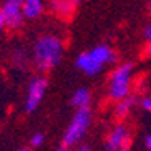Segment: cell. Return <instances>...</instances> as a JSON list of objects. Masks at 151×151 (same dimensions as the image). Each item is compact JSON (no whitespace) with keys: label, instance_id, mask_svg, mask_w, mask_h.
<instances>
[{"label":"cell","instance_id":"8","mask_svg":"<svg viewBox=\"0 0 151 151\" xmlns=\"http://www.w3.org/2000/svg\"><path fill=\"white\" fill-rule=\"evenodd\" d=\"M52 7H53V12L57 14L58 18L70 20L76 10V2L75 0H53Z\"/></svg>","mask_w":151,"mask_h":151},{"label":"cell","instance_id":"13","mask_svg":"<svg viewBox=\"0 0 151 151\" xmlns=\"http://www.w3.org/2000/svg\"><path fill=\"white\" fill-rule=\"evenodd\" d=\"M12 63H14L15 68L23 70V68H27V65H28V55L25 53L23 50H15L14 55H12Z\"/></svg>","mask_w":151,"mask_h":151},{"label":"cell","instance_id":"4","mask_svg":"<svg viewBox=\"0 0 151 151\" xmlns=\"http://www.w3.org/2000/svg\"><path fill=\"white\" fill-rule=\"evenodd\" d=\"M47 91V80L43 76H37L30 81L28 85V93H27V100H25V110L28 113H33V111L38 108V105L43 100V95Z\"/></svg>","mask_w":151,"mask_h":151},{"label":"cell","instance_id":"7","mask_svg":"<svg viewBox=\"0 0 151 151\" xmlns=\"http://www.w3.org/2000/svg\"><path fill=\"white\" fill-rule=\"evenodd\" d=\"M76 67L80 68L83 73H86V75H96L98 71L103 68V65L90 52H85V53H81L76 58Z\"/></svg>","mask_w":151,"mask_h":151},{"label":"cell","instance_id":"9","mask_svg":"<svg viewBox=\"0 0 151 151\" xmlns=\"http://www.w3.org/2000/svg\"><path fill=\"white\" fill-rule=\"evenodd\" d=\"M134 103H136V98L131 96V95H128V96L118 100V103H116V106H115V118H118V120H124V118L129 115L131 108L134 106Z\"/></svg>","mask_w":151,"mask_h":151},{"label":"cell","instance_id":"18","mask_svg":"<svg viewBox=\"0 0 151 151\" xmlns=\"http://www.w3.org/2000/svg\"><path fill=\"white\" fill-rule=\"evenodd\" d=\"M55 151H70V148H67V146H63V145H62V146H58Z\"/></svg>","mask_w":151,"mask_h":151},{"label":"cell","instance_id":"21","mask_svg":"<svg viewBox=\"0 0 151 151\" xmlns=\"http://www.w3.org/2000/svg\"><path fill=\"white\" fill-rule=\"evenodd\" d=\"M116 151H129V146H123V148H120V150H116Z\"/></svg>","mask_w":151,"mask_h":151},{"label":"cell","instance_id":"14","mask_svg":"<svg viewBox=\"0 0 151 151\" xmlns=\"http://www.w3.org/2000/svg\"><path fill=\"white\" fill-rule=\"evenodd\" d=\"M43 141H45L43 133H35L33 136H32V146H33V148L42 146V145H43Z\"/></svg>","mask_w":151,"mask_h":151},{"label":"cell","instance_id":"6","mask_svg":"<svg viewBox=\"0 0 151 151\" xmlns=\"http://www.w3.org/2000/svg\"><path fill=\"white\" fill-rule=\"evenodd\" d=\"M22 4L23 0H5L2 17H4V23L7 27L18 28L22 25Z\"/></svg>","mask_w":151,"mask_h":151},{"label":"cell","instance_id":"3","mask_svg":"<svg viewBox=\"0 0 151 151\" xmlns=\"http://www.w3.org/2000/svg\"><path fill=\"white\" fill-rule=\"evenodd\" d=\"M131 73H133V63H123L116 68L110 80V98L111 100H121L128 96L131 88Z\"/></svg>","mask_w":151,"mask_h":151},{"label":"cell","instance_id":"11","mask_svg":"<svg viewBox=\"0 0 151 151\" xmlns=\"http://www.w3.org/2000/svg\"><path fill=\"white\" fill-rule=\"evenodd\" d=\"M90 53L93 55L101 65H106V63H110V62L115 60V53L111 52V48L108 47V45H98V47H95Z\"/></svg>","mask_w":151,"mask_h":151},{"label":"cell","instance_id":"20","mask_svg":"<svg viewBox=\"0 0 151 151\" xmlns=\"http://www.w3.org/2000/svg\"><path fill=\"white\" fill-rule=\"evenodd\" d=\"M2 25H4V17H2V10H0V28H2Z\"/></svg>","mask_w":151,"mask_h":151},{"label":"cell","instance_id":"17","mask_svg":"<svg viewBox=\"0 0 151 151\" xmlns=\"http://www.w3.org/2000/svg\"><path fill=\"white\" fill-rule=\"evenodd\" d=\"M145 146H146V150H151V134L150 133L145 136Z\"/></svg>","mask_w":151,"mask_h":151},{"label":"cell","instance_id":"12","mask_svg":"<svg viewBox=\"0 0 151 151\" xmlns=\"http://www.w3.org/2000/svg\"><path fill=\"white\" fill-rule=\"evenodd\" d=\"M22 7L27 18H35L42 14V0H23Z\"/></svg>","mask_w":151,"mask_h":151},{"label":"cell","instance_id":"2","mask_svg":"<svg viewBox=\"0 0 151 151\" xmlns=\"http://www.w3.org/2000/svg\"><path fill=\"white\" fill-rule=\"evenodd\" d=\"M90 124H91V110L90 108H78L71 118L70 124L67 126L65 134H63V146H76L86 134Z\"/></svg>","mask_w":151,"mask_h":151},{"label":"cell","instance_id":"5","mask_svg":"<svg viewBox=\"0 0 151 151\" xmlns=\"http://www.w3.org/2000/svg\"><path fill=\"white\" fill-rule=\"evenodd\" d=\"M123 146H131V134L124 124H116L106 138L105 151H116Z\"/></svg>","mask_w":151,"mask_h":151},{"label":"cell","instance_id":"1","mask_svg":"<svg viewBox=\"0 0 151 151\" xmlns=\"http://www.w3.org/2000/svg\"><path fill=\"white\" fill-rule=\"evenodd\" d=\"M62 42L57 37L47 35L38 38L33 47V63L37 70L40 71H48L55 68L62 58Z\"/></svg>","mask_w":151,"mask_h":151},{"label":"cell","instance_id":"10","mask_svg":"<svg viewBox=\"0 0 151 151\" xmlns=\"http://www.w3.org/2000/svg\"><path fill=\"white\" fill-rule=\"evenodd\" d=\"M91 103V95L86 88H78L71 96V105L78 110V108H90Z\"/></svg>","mask_w":151,"mask_h":151},{"label":"cell","instance_id":"16","mask_svg":"<svg viewBox=\"0 0 151 151\" xmlns=\"http://www.w3.org/2000/svg\"><path fill=\"white\" fill-rule=\"evenodd\" d=\"M73 151H91V148L88 145H76V150H73Z\"/></svg>","mask_w":151,"mask_h":151},{"label":"cell","instance_id":"22","mask_svg":"<svg viewBox=\"0 0 151 151\" xmlns=\"http://www.w3.org/2000/svg\"><path fill=\"white\" fill-rule=\"evenodd\" d=\"M20 151H33V150H30V148H23V150H20Z\"/></svg>","mask_w":151,"mask_h":151},{"label":"cell","instance_id":"15","mask_svg":"<svg viewBox=\"0 0 151 151\" xmlns=\"http://www.w3.org/2000/svg\"><path fill=\"white\" fill-rule=\"evenodd\" d=\"M141 108L145 111H150L151 110V100H150V96H145L141 100Z\"/></svg>","mask_w":151,"mask_h":151},{"label":"cell","instance_id":"19","mask_svg":"<svg viewBox=\"0 0 151 151\" xmlns=\"http://www.w3.org/2000/svg\"><path fill=\"white\" fill-rule=\"evenodd\" d=\"M150 33H151V28H150V27H146V32H145V35H146V40L150 38Z\"/></svg>","mask_w":151,"mask_h":151}]
</instances>
